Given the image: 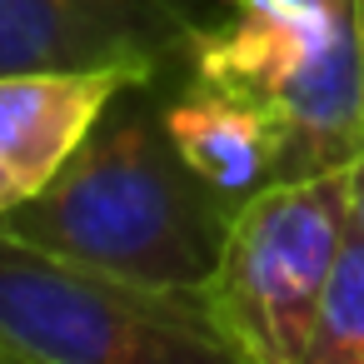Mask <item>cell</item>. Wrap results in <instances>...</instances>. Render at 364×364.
<instances>
[{"label": "cell", "instance_id": "5b68a950", "mask_svg": "<svg viewBox=\"0 0 364 364\" xmlns=\"http://www.w3.org/2000/svg\"><path fill=\"white\" fill-rule=\"evenodd\" d=\"M205 0H0V75L130 70L190 60Z\"/></svg>", "mask_w": 364, "mask_h": 364}, {"label": "cell", "instance_id": "8fae6325", "mask_svg": "<svg viewBox=\"0 0 364 364\" xmlns=\"http://www.w3.org/2000/svg\"><path fill=\"white\" fill-rule=\"evenodd\" d=\"M0 364H21V359H16V354H11L6 344H0Z\"/></svg>", "mask_w": 364, "mask_h": 364}, {"label": "cell", "instance_id": "3957f363", "mask_svg": "<svg viewBox=\"0 0 364 364\" xmlns=\"http://www.w3.org/2000/svg\"><path fill=\"white\" fill-rule=\"evenodd\" d=\"M0 344L21 364H250L210 289L120 279L0 235Z\"/></svg>", "mask_w": 364, "mask_h": 364}, {"label": "cell", "instance_id": "8992f818", "mask_svg": "<svg viewBox=\"0 0 364 364\" xmlns=\"http://www.w3.org/2000/svg\"><path fill=\"white\" fill-rule=\"evenodd\" d=\"M160 95L180 155L230 205L245 210L259 190L284 180V130L264 105L200 75L190 60L160 75Z\"/></svg>", "mask_w": 364, "mask_h": 364}, {"label": "cell", "instance_id": "30bf717a", "mask_svg": "<svg viewBox=\"0 0 364 364\" xmlns=\"http://www.w3.org/2000/svg\"><path fill=\"white\" fill-rule=\"evenodd\" d=\"M21 200H26V185H21V180H16L6 165H0V215H6V210H16Z\"/></svg>", "mask_w": 364, "mask_h": 364}, {"label": "cell", "instance_id": "52a82bcc", "mask_svg": "<svg viewBox=\"0 0 364 364\" xmlns=\"http://www.w3.org/2000/svg\"><path fill=\"white\" fill-rule=\"evenodd\" d=\"M130 80H140V75H130V70L0 75V165L26 185V195H36L85 145L100 110Z\"/></svg>", "mask_w": 364, "mask_h": 364}, {"label": "cell", "instance_id": "7a4b0ae2", "mask_svg": "<svg viewBox=\"0 0 364 364\" xmlns=\"http://www.w3.org/2000/svg\"><path fill=\"white\" fill-rule=\"evenodd\" d=\"M190 65L279 120L284 180L349 170L364 150L359 0H230L200 26Z\"/></svg>", "mask_w": 364, "mask_h": 364}, {"label": "cell", "instance_id": "277c9868", "mask_svg": "<svg viewBox=\"0 0 364 364\" xmlns=\"http://www.w3.org/2000/svg\"><path fill=\"white\" fill-rule=\"evenodd\" d=\"M349 235V170L259 190L230 230L210 304L250 364H299Z\"/></svg>", "mask_w": 364, "mask_h": 364}, {"label": "cell", "instance_id": "9c48e42d", "mask_svg": "<svg viewBox=\"0 0 364 364\" xmlns=\"http://www.w3.org/2000/svg\"><path fill=\"white\" fill-rule=\"evenodd\" d=\"M349 210H354V225L364 230V150L349 165Z\"/></svg>", "mask_w": 364, "mask_h": 364}, {"label": "cell", "instance_id": "ba28073f", "mask_svg": "<svg viewBox=\"0 0 364 364\" xmlns=\"http://www.w3.org/2000/svg\"><path fill=\"white\" fill-rule=\"evenodd\" d=\"M299 364H364V230L354 225V210Z\"/></svg>", "mask_w": 364, "mask_h": 364}, {"label": "cell", "instance_id": "7c38bea8", "mask_svg": "<svg viewBox=\"0 0 364 364\" xmlns=\"http://www.w3.org/2000/svg\"><path fill=\"white\" fill-rule=\"evenodd\" d=\"M359 26H364V0H359Z\"/></svg>", "mask_w": 364, "mask_h": 364}, {"label": "cell", "instance_id": "6da1fadb", "mask_svg": "<svg viewBox=\"0 0 364 364\" xmlns=\"http://www.w3.org/2000/svg\"><path fill=\"white\" fill-rule=\"evenodd\" d=\"M235 215L240 205L180 155L160 75H140L115 90L50 185L0 215V235L120 279L210 289Z\"/></svg>", "mask_w": 364, "mask_h": 364}]
</instances>
